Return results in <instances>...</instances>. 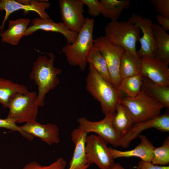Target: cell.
Instances as JSON below:
<instances>
[{
  "label": "cell",
  "instance_id": "cell-1",
  "mask_svg": "<svg viewBox=\"0 0 169 169\" xmlns=\"http://www.w3.org/2000/svg\"><path fill=\"white\" fill-rule=\"evenodd\" d=\"M39 55L34 62L29 77L34 81L38 87L37 102L40 107L44 104L45 95L59 84L58 75L62 73L61 69L54 65L55 56L53 53Z\"/></svg>",
  "mask_w": 169,
  "mask_h": 169
},
{
  "label": "cell",
  "instance_id": "cell-2",
  "mask_svg": "<svg viewBox=\"0 0 169 169\" xmlns=\"http://www.w3.org/2000/svg\"><path fill=\"white\" fill-rule=\"evenodd\" d=\"M89 64V72L85 79L86 90L100 103L105 115L115 112L116 106L122 97L121 92L104 79L92 64Z\"/></svg>",
  "mask_w": 169,
  "mask_h": 169
},
{
  "label": "cell",
  "instance_id": "cell-3",
  "mask_svg": "<svg viewBox=\"0 0 169 169\" xmlns=\"http://www.w3.org/2000/svg\"><path fill=\"white\" fill-rule=\"evenodd\" d=\"M94 25L93 17L87 18L85 24L78 33L75 42L72 44H67L61 49L68 64L71 66H78L81 71L84 70L86 68L88 54L94 45L93 35Z\"/></svg>",
  "mask_w": 169,
  "mask_h": 169
},
{
  "label": "cell",
  "instance_id": "cell-4",
  "mask_svg": "<svg viewBox=\"0 0 169 169\" xmlns=\"http://www.w3.org/2000/svg\"><path fill=\"white\" fill-rule=\"evenodd\" d=\"M121 104L129 110L134 124L147 121L160 115L164 106L146 94L142 89L136 96L122 97Z\"/></svg>",
  "mask_w": 169,
  "mask_h": 169
},
{
  "label": "cell",
  "instance_id": "cell-5",
  "mask_svg": "<svg viewBox=\"0 0 169 169\" xmlns=\"http://www.w3.org/2000/svg\"><path fill=\"white\" fill-rule=\"evenodd\" d=\"M105 36L125 51L137 54L136 43L140 38V28L128 20L111 21L105 28Z\"/></svg>",
  "mask_w": 169,
  "mask_h": 169
},
{
  "label": "cell",
  "instance_id": "cell-6",
  "mask_svg": "<svg viewBox=\"0 0 169 169\" xmlns=\"http://www.w3.org/2000/svg\"><path fill=\"white\" fill-rule=\"evenodd\" d=\"M35 91L17 94L11 101L7 117L16 123L36 121L39 106Z\"/></svg>",
  "mask_w": 169,
  "mask_h": 169
},
{
  "label": "cell",
  "instance_id": "cell-7",
  "mask_svg": "<svg viewBox=\"0 0 169 169\" xmlns=\"http://www.w3.org/2000/svg\"><path fill=\"white\" fill-rule=\"evenodd\" d=\"M94 44L104 57L111 84L117 89L121 80L120 73V60L125 51V49L113 43L105 36H101L94 39Z\"/></svg>",
  "mask_w": 169,
  "mask_h": 169
},
{
  "label": "cell",
  "instance_id": "cell-8",
  "mask_svg": "<svg viewBox=\"0 0 169 169\" xmlns=\"http://www.w3.org/2000/svg\"><path fill=\"white\" fill-rule=\"evenodd\" d=\"M107 143L98 135L87 136L85 153L87 163L94 164L100 169H109L115 163L107 146Z\"/></svg>",
  "mask_w": 169,
  "mask_h": 169
},
{
  "label": "cell",
  "instance_id": "cell-9",
  "mask_svg": "<svg viewBox=\"0 0 169 169\" xmlns=\"http://www.w3.org/2000/svg\"><path fill=\"white\" fill-rule=\"evenodd\" d=\"M115 113V112L105 115L104 119L98 121L89 120L85 117L79 118L77 120L79 127L87 134L90 132L97 134L107 143L116 147L118 146L121 138L113 125Z\"/></svg>",
  "mask_w": 169,
  "mask_h": 169
},
{
  "label": "cell",
  "instance_id": "cell-10",
  "mask_svg": "<svg viewBox=\"0 0 169 169\" xmlns=\"http://www.w3.org/2000/svg\"><path fill=\"white\" fill-rule=\"evenodd\" d=\"M48 0H0V11H4L5 14L2 24L0 27L1 33L3 31L4 25L9 15L18 10H24V13L29 11L36 13L39 18L42 19L50 18L47 13L46 9L50 6Z\"/></svg>",
  "mask_w": 169,
  "mask_h": 169
},
{
  "label": "cell",
  "instance_id": "cell-11",
  "mask_svg": "<svg viewBox=\"0 0 169 169\" xmlns=\"http://www.w3.org/2000/svg\"><path fill=\"white\" fill-rule=\"evenodd\" d=\"M62 22L71 31L78 33L87 20L83 15L84 4L81 0H59Z\"/></svg>",
  "mask_w": 169,
  "mask_h": 169
},
{
  "label": "cell",
  "instance_id": "cell-12",
  "mask_svg": "<svg viewBox=\"0 0 169 169\" xmlns=\"http://www.w3.org/2000/svg\"><path fill=\"white\" fill-rule=\"evenodd\" d=\"M128 20L138 27L143 33L139 41L141 46L136 52L137 55L140 58L156 57L157 47L152 28L153 23L152 21L135 13H132Z\"/></svg>",
  "mask_w": 169,
  "mask_h": 169
},
{
  "label": "cell",
  "instance_id": "cell-13",
  "mask_svg": "<svg viewBox=\"0 0 169 169\" xmlns=\"http://www.w3.org/2000/svg\"><path fill=\"white\" fill-rule=\"evenodd\" d=\"M154 128L162 132H169V114L167 112L152 119L134 124L129 131L121 139L118 146L128 147L131 141L143 131Z\"/></svg>",
  "mask_w": 169,
  "mask_h": 169
},
{
  "label": "cell",
  "instance_id": "cell-14",
  "mask_svg": "<svg viewBox=\"0 0 169 169\" xmlns=\"http://www.w3.org/2000/svg\"><path fill=\"white\" fill-rule=\"evenodd\" d=\"M141 66L140 74L153 82L169 86V68L168 65L156 57L140 58Z\"/></svg>",
  "mask_w": 169,
  "mask_h": 169
},
{
  "label": "cell",
  "instance_id": "cell-15",
  "mask_svg": "<svg viewBox=\"0 0 169 169\" xmlns=\"http://www.w3.org/2000/svg\"><path fill=\"white\" fill-rule=\"evenodd\" d=\"M31 25L28 27L24 36H28L38 30L58 33L66 40L67 44H72L76 40L78 33L71 31L62 22L56 23L50 18L42 19L35 18L31 21Z\"/></svg>",
  "mask_w": 169,
  "mask_h": 169
},
{
  "label": "cell",
  "instance_id": "cell-16",
  "mask_svg": "<svg viewBox=\"0 0 169 169\" xmlns=\"http://www.w3.org/2000/svg\"><path fill=\"white\" fill-rule=\"evenodd\" d=\"M19 127L23 132L40 138L48 145L57 144L60 141L59 129L55 124L50 123L44 125L34 121L27 122Z\"/></svg>",
  "mask_w": 169,
  "mask_h": 169
},
{
  "label": "cell",
  "instance_id": "cell-17",
  "mask_svg": "<svg viewBox=\"0 0 169 169\" xmlns=\"http://www.w3.org/2000/svg\"><path fill=\"white\" fill-rule=\"evenodd\" d=\"M87 133L80 128L74 129L71 135L74 149L68 169H87L90 165L87 163L85 153V143Z\"/></svg>",
  "mask_w": 169,
  "mask_h": 169
},
{
  "label": "cell",
  "instance_id": "cell-18",
  "mask_svg": "<svg viewBox=\"0 0 169 169\" xmlns=\"http://www.w3.org/2000/svg\"><path fill=\"white\" fill-rule=\"evenodd\" d=\"M139 136L140 142L133 149L122 151L109 147L110 153L113 159L135 156L141 158V160L151 162L153 156V144L145 136L140 135Z\"/></svg>",
  "mask_w": 169,
  "mask_h": 169
},
{
  "label": "cell",
  "instance_id": "cell-19",
  "mask_svg": "<svg viewBox=\"0 0 169 169\" xmlns=\"http://www.w3.org/2000/svg\"><path fill=\"white\" fill-rule=\"evenodd\" d=\"M31 22L27 18L9 19L8 28L0 33L2 41L13 45H17Z\"/></svg>",
  "mask_w": 169,
  "mask_h": 169
},
{
  "label": "cell",
  "instance_id": "cell-20",
  "mask_svg": "<svg viewBox=\"0 0 169 169\" xmlns=\"http://www.w3.org/2000/svg\"><path fill=\"white\" fill-rule=\"evenodd\" d=\"M113 123L115 130L121 139L129 131L134 124L130 111L120 103L116 106Z\"/></svg>",
  "mask_w": 169,
  "mask_h": 169
},
{
  "label": "cell",
  "instance_id": "cell-21",
  "mask_svg": "<svg viewBox=\"0 0 169 169\" xmlns=\"http://www.w3.org/2000/svg\"><path fill=\"white\" fill-rule=\"evenodd\" d=\"M28 92L27 87L23 84L0 78V103L4 108H8L11 101L17 94Z\"/></svg>",
  "mask_w": 169,
  "mask_h": 169
},
{
  "label": "cell",
  "instance_id": "cell-22",
  "mask_svg": "<svg viewBox=\"0 0 169 169\" xmlns=\"http://www.w3.org/2000/svg\"><path fill=\"white\" fill-rule=\"evenodd\" d=\"M142 89L161 103L164 108H169V86L162 85L142 77Z\"/></svg>",
  "mask_w": 169,
  "mask_h": 169
},
{
  "label": "cell",
  "instance_id": "cell-23",
  "mask_svg": "<svg viewBox=\"0 0 169 169\" xmlns=\"http://www.w3.org/2000/svg\"><path fill=\"white\" fill-rule=\"evenodd\" d=\"M141 66V59L137 54L125 51L120 60V73L121 79L140 74Z\"/></svg>",
  "mask_w": 169,
  "mask_h": 169
},
{
  "label": "cell",
  "instance_id": "cell-24",
  "mask_svg": "<svg viewBox=\"0 0 169 169\" xmlns=\"http://www.w3.org/2000/svg\"><path fill=\"white\" fill-rule=\"evenodd\" d=\"M100 14L111 21L118 20L124 10L131 3L130 0H100Z\"/></svg>",
  "mask_w": 169,
  "mask_h": 169
},
{
  "label": "cell",
  "instance_id": "cell-25",
  "mask_svg": "<svg viewBox=\"0 0 169 169\" xmlns=\"http://www.w3.org/2000/svg\"><path fill=\"white\" fill-rule=\"evenodd\" d=\"M152 28L157 47L156 57L168 65L169 63V35L158 23H153Z\"/></svg>",
  "mask_w": 169,
  "mask_h": 169
},
{
  "label": "cell",
  "instance_id": "cell-26",
  "mask_svg": "<svg viewBox=\"0 0 169 169\" xmlns=\"http://www.w3.org/2000/svg\"><path fill=\"white\" fill-rule=\"evenodd\" d=\"M87 62L93 66L104 79L111 83L106 61L98 48L94 44L88 54Z\"/></svg>",
  "mask_w": 169,
  "mask_h": 169
},
{
  "label": "cell",
  "instance_id": "cell-27",
  "mask_svg": "<svg viewBox=\"0 0 169 169\" xmlns=\"http://www.w3.org/2000/svg\"><path fill=\"white\" fill-rule=\"evenodd\" d=\"M142 84V77L139 74L121 79L117 89L120 92L126 94L127 96L133 97L141 92Z\"/></svg>",
  "mask_w": 169,
  "mask_h": 169
},
{
  "label": "cell",
  "instance_id": "cell-28",
  "mask_svg": "<svg viewBox=\"0 0 169 169\" xmlns=\"http://www.w3.org/2000/svg\"><path fill=\"white\" fill-rule=\"evenodd\" d=\"M151 162L153 164L160 166H166L169 164V136L164 141L161 146L157 147H154Z\"/></svg>",
  "mask_w": 169,
  "mask_h": 169
},
{
  "label": "cell",
  "instance_id": "cell-29",
  "mask_svg": "<svg viewBox=\"0 0 169 169\" xmlns=\"http://www.w3.org/2000/svg\"><path fill=\"white\" fill-rule=\"evenodd\" d=\"M66 166L65 161L61 157L48 166H42L35 161H32L26 165L22 169H65Z\"/></svg>",
  "mask_w": 169,
  "mask_h": 169
},
{
  "label": "cell",
  "instance_id": "cell-30",
  "mask_svg": "<svg viewBox=\"0 0 169 169\" xmlns=\"http://www.w3.org/2000/svg\"><path fill=\"white\" fill-rule=\"evenodd\" d=\"M0 127L5 128L13 131H17L21 135L30 141L32 140L34 137L23 131L13 120L7 117L4 119H0Z\"/></svg>",
  "mask_w": 169,
  "mask_h": 169
},
{
  "label": "cell",
  "instance_id": "cell-31",
  "mask_svg": "<svg viewBox=\"0 0 169 169\" xmlns=\"http://www.w3.org/2000/svg\"><path fill=\"white\" fill-rule=\"evenodd\" d=\"M158 14L169 18V0H151Z\"/></svg>",
  "mask_w": 169,
  "mask_h": 169
},
{
  "label": "cell",
  "instance_id": "cell-32",
  "mask_svg": "<svg viewBox=\"0 0 169 169\" xmlns=\"http://www.w3.org/2000/svg\"><path fill=\"white\" fill-rule=\"evenodd\" d=\"M88 8V13L91 16L95 17L100 14V1L97 0H81Z\"/></svg>",
  "mask_w": 169,
  "mask_h": 169
},
{
  "label": "cell",
  "instance_id": "cell-33",
  "mask_svg": "<svg viewBox=\"0 0 169 169\" xmlns=\"http://www.w3.org/2000/svg\"><path fill=\"white\" fill-rule=\"evenodd\" d=\"M140 169H169L168 166H159L153 164L151 162L141 160L137 166Z\"/></svg>",
  "mask_w": 169,
  "mask_h": 169
},
{
  "label": "cell",
  "instance_id": "cell-34",
  "mask_svg": "<svg viewBox=\"0 0 169 169\" xmlns=\"http://www.w3.org/2000/svg\"><path fill=\"white\" fill-rule=\"evenodd\" d=\"M156 21L158 24L161 26L162 29L166 32L169 30V18H166L159 14H157L156 17Z\"/></svg>",
  "mask_w": 169,
  "mask_h": 169
},
{
  "label": "cell",
  "instance_id": "cell-35",
  "mask_svg": "<svg viewBox=\"0 0 169 169\" xmlns=\"http://www.w3.org/2000/svg\"><path fill=\"white\" fill-rule=\"evenodd\" d=\"M109 169H125L119 163H115L114 165L112 166ZM135 169H140L139 168L136 167Z\"/></svg>",
  "mask_w": 169,
  "mask_h": 169
},
{
  "label": "cell",
  "instance_id": "cell-36",
  "mask_svg": "<svg viewBox=\"0 0 169 169\" xmlns=\"http://www.w3.org/2000/svg\"></svg>",
  "mask_w": 169,
  "mask_h": 169
}]
</instances>
